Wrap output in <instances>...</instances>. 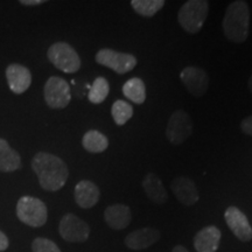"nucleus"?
<instances>
[{
  "label": "nucleus",
  "mask_w": 252,
  "mask_h": 252,
  "mask_svg": "<svg viewBox=\"0 0 252 252\" xmlns=\"http://www.w3.org/2000/svg\"><path fill=\"white\" fill-rule=\"evenodd\" d=\"M32 168L39 179L41 188L47 191L60 190L68 180L67 165L61 158L52 153H36L32 160Z\"/></svg>",
  "instance_id": "nucleus-1"
},
{
  "label": "nucleus",
  "mask_w": 252,
  "mask_h": 252,
  "mask_svg": "<svg viewBox=\"0 0 252 252\" xmlns=\"http://www.w3.org/2000/svg\"><path fill=\"white\" fill-rule=\"evenodd\" d=\"M250 11L247 1L236 0L226 8L223 18V32L226 39L236 43L245 42L249 35Z\"/></svg>",
  "instance_id": "nucleus-2"
},
{
  "label": "nucleus",
  "mask_w": 252,
  "mask_h": 252,
  "mask_svg": "<svg viewBox=\"0 0 252 252\" xmlns=\"http://www.w3.org/2000/svg\"><path fill=\"white\" fill-rule=\"evenodd\" d=\"M208 12L209 2L206 0H188L179 11V24L187 33H198L206 23Z\"/></svg>",
  "instance_id": "nucleus-3"
},
{
  "label": "nucleus",
  "mask_w": 252,
  "mask_h": 252,
  "mask_svg": "<svg viewBox=\"0 0 252 252\" xmlns=\"http://www.w3.org/2000/svg\"><path fill=\"white\" fill-rule=\"evenodd\" d=\"M48 60L55 68L67 74L77 72L81 68V59L74 47L67 42H55L47 52Z\"/></svg>",
  "instance_id": "nucleus-4"
},
{
  "label": "nucleus",
  "mask_w": 252,
  "mask_h": 252,
  "mask_svg": "<svg viewBox=\"0 0 252 252\" xmlns=\"http://www.w3.org/2000/svg\"><path fill=\"white\" fill-rule=\"evenodd\" d=\"M17 216L25 224L40 228L45 225L48 219L46 204L36 197L23 196L17 203Z\"/></svg>",
  "instance_id": "nucleus-5"
},
{
  "label": "nucleus",
  "mask_w": 252,
  "mask_h": 252,
  "mask_svg": "<svg viewBox=\"0 0 252 252\" xmlns=\"http://www.w3.org/2000/svg\"><path fill=\"white\" fill-rule=\"evenodd\" d=\"M96 62L100 65L111 69L117 74L124 75L133 70L135 65H137V58L128 53H121L116 52V50L103 48L97 53Z\"/></svg>",
  "instance_id": "nucleus-6"
},
{
  "label": "nucleus",
  "mask_w": 252,
  "mask_h": 252,
  "mask_svg": "<svg viewBox=\"0 0 252 252\" xmlns=\"http://www.w3.org/2000/svg\"><path fill=\"white\" fill-rule=\"evenodd\" d=\"M46 104L50 109H64L71 100L70 87L61 77L52 76L47 80L43 88Z\"/></svg>",
  "instance_id": "nucleus-7"
},
{
  "label": "nucleus",
  "mask_w": 252,
  "mask_h": 252,
  "mask_svg": "<svg viewBox=\"0 0 252 252\" xmlns=\"http://www.w3.org/2000/svg\"><path fill=\"white\" fill-rule=\"evenodd\" d=\"M193 133V123L185 110H176L168 119L166 137L172 145H181Z\"/></svg>",
  "instance_id": "nucleus-8"
},
{
  "label": "nucleus",
  "mask_w": 252,
  "mask_h": 252,
  "mask_svg": "<svg viewBox=\"0 0 252 252\" xmlns=\"http://www.w3.org/2000/svg\"><path fill=\"white\" fill-rule=\"evenodd\" d=\"M59 232L61 237L71 243H82L89 238V225L74 214H67L60 220Z\"/></svg>",
  "instance_id": "nucleus-9"
},
{
  "label": "nucleus",
  "mask_w": 252,
  "mask_h": 252,
  "mask_svg": "<svg viewBox=\"0 0 252 252\" xmlns=\"http://www.w3.org/2000/svg\"><path fill=\"white\" fill-rule=\"evenodd\" d=\"M180 80L189 94L195 97H202L209 88V76L202 68L189 65L180 74Z\"/></svg>",
  "instance_id": "nucleus-10"
},
{
  "label": "nucleus",
  "mask_w": 252,
  "mask_h": 252,
  "mask_svg": "<svg viewBox=\"0 0 252 252\" xmlns=\"http://www.w3.org/2000/svg\"><path fill=\"white\" fill-rule=\"evenodd\" d=\"M224 219L232 234L242 242L252 239V226L243 212L236 207H229L224 213Z\"/></svg>",
  "instance_id": "nucleus-11"
},
{
  "label": "nucleus",
  "mask_w": 252,
  "mask_h": 252,
  "mask_svg": "<svg viewBox=\"0 0 252 252\" xmlns=\"http://www.w3.org/2000/svg\"><path fill=\"white\" fill-rule=\"evenodd\" d=\"M6 80L12 93L21 94L31 87L32 75L28 68L19 63H12L6 68Z\"/></svg>",
  "instance_id": "nucleus-12"
},
{
  "label": "nucleus",
  "mask_w": 252,
  "mask_h": 252,
  "mask_svg": "<svg viewBox=\"0 0 252 252\" xmlns=\"http://www.w3.org/2000/svg\"><path fill=\"white\" fill-rule=\"evenodd\" d=\"M172 190L179 202L187 207L194 206L200 198L195 182L186 176H178L173 180Z\"/></svg>",
  "instance_id": "nucleus-13"
},
{
  "label": "nucleus",
  "mask_w": 252,
  "mask_h": 252,
  "mask_svg": "<svg viewBox=\"0 0 252 252\" xmlns=\"http://www.w3.org/2000/svg\"><path fill=\"white\" fill-rule=\"evenodd\" d=\"M161 235L154 228H143L132 231L125 237V245L131 250H145L159 241Z\"/></svg>",
  "instance_id": "nucleus-14"
},
{
  "label": "nucleus",
  "mask_w": 252,
  "mask_h": 252,
  "mask_svg": "<svg viewBox=\"0 0 252 252\" xmlns=\"http://www.w3.org/2000/svg\"><path fill=\"white\" fill-rule=\"evenodd\" d=\"M74 197L76 203L83 209H89L96 206L99 201V188L93 181L82 180L75 187Z\"/></svg>",
  "instance_id": "nucleus-15"
},
{
  "label": "nucleus",
  "mask_w": 252,
  "mask_h": 252,
  "mask_svg": "<svg viewBox=\"0 0 252 252\" xmlns=\"http://www.w3.org/2000/svg\"><path fill=\"white\" fill-rule=\"evenodd\" d=\"M220 236L222 235L217 226H206L195 235V250L197 252H216L220 247Z\"/></svg>",
  "instance_id": "nucleus-16"
},
{
  "label": "nucleus",
  "mask_w": 252,
  "mask_h": 252,
  "mask_svg": "<svg viewBox=\"0 0 252 252\" xmlns=\"http://www.w3.org/2000/svg\"><path fill=\"white\" fill-rule=\"evenodd\" d=\"M106 224L113 230H123L130 225L132 220L131 209L125 204L109 206L104 212Z\"/></svg>",
  "instance_id": "nucleus-17"
},
{
  "label": "nucleus",
  "mask_w": 252,
  "mask_h": 252,
  "mask_svg": "<svg viewBox=\"0 0 252 252\" xmlns=\"http://www.w3.org/2000/svg\"><path fill=\"white\" fill-rule=\"evenodd\" d=\"M143 188L147 197L157 204H165L168 198V194L160 178L154 173H149L143 181Z\"/></svg>",
  "instance_id": "nucleus-18"
},
{
  "label": "nucleus",
  "mask_w": 252,
  "mask_h": 252,
  "mask_svg": "<svg viewBox=\"0 0 252 252\" xmlns=\"http://www.w3.org/2000/svg\"><path fill=\"white\" fill-rule=\"evenodd\" d=\"M21 168V158L9 146L7 140L0 138V172L11 173Z\"/></svg>",
  "instance_id": "nucleus-19"
},
{
  "label": "nucleus",
  "mask_w": 252,
  "mask_h": 252,
  "mask_svg": "<svg viewBox=\"0 0 252 252\" xmlns=\"http://www.w3.org/2000/svg\"><path fill=\"white\" fill-rule=\"evenodd\" d=\"M82 145L89 153H102L109 147V140L97 130H90L83 135Z\"/></svg>",
  "instance_id": "nucleus-20"
},
{
  "label": "nucleus",
  "mask_w": 252,
  "mask_h": 252,
  "mask_svg": "<svg viewBox=\"0 0 252 252\" xmlns=\"http://www.w3.org/2000/svg\"><path fill=\"white\" fill-rule=\"evenodd\" d=\"M123 94L127 99L135 104H143L146 99V87L143 80L138 77L130 78L123 86Z\"/></svg>",
  "instance_id": "nucleus-21"
},
{
  "label": "nucleus",
  "mask_w": 252,
  "mask_h": 252,
  "mask_svg": "<svg viewBox=\"0 0 252 252\" xmlns=\"http://www.w3.org/2000/svg\"><path fill=\"white\" fill-rule=\"evenodd\" d=\"M131 5L141 17L151 18L163 7L165 1L163 0H132Z\"/></svg>",
  "instance_id": "nucleus-22"
},
{
  "label": "nucleus",
  "mask_w": 252,
  "mask_h": 252,
  "mask_svg": "<svg viewBox=\"0 0 252 252\" xmlns=\"http://www.w3.org/2000/svg\"><path fill=\"white\" fill-rule=\"evenodd\" d=\"M111 115L116 124L118 126H123L133 117V108H132L131 104L125 102V100L118 99L113 103Z\"/></svg>",
  "instance_id": "nucleus-23"
},
{
  "label": "nucleus",
  "mask_w": 252,
  "mask_h": 252,
  "mask_svg": "<svg viewBox=\"0 0 252 252\" xmlns=\"http://www.w3.org/2000/svg\"><path fill=\"white\" fill-rule=\"evenodd\" d=\"M110 93V84L106 78L97 77L91 86L88 98L93 104H100L105 100Z\"/></svg>",
  "instance_id": "nucleus-24"
},
{
  "label": "nucleus",
  "mask_w": 252,
  "mask_h": 252,
  "mask_svg": "<svg viewBox=\"0 0 252 252\" xmlns=\"http://www.w3.org/2000/svg\"><path fill=\"white\" fill-rule=\"evenodd\" d=\"M33 252H62L54 242L48 238L37 237L32 243Z\"/></svg>",
  "instance_id": "nucleus-25"
},
{
  "label": "nucleus",
  "mask_w": 252,
  "mask_h": 252,
  "mask_svg": "<svg viewBox=\"0 0 252 252\" xmlns=\"http://www.w3.org/2000/svg\"><path fill=\"white\" fill-rule=\"evenodd\" d=\"M241 128L245 134L252 135V115L245 117L241 123Z\"/></svg>",
  "instance_id": "nucleus-26"
},
{
  "label": "nucleus",
  "mask_w": 252,
  "mask_h": 252,
  "mask_svg": "<svg viewBox=\"0 0 252 252\" xmlns=\"http://www.w3.org/2000/svg\"><path fill=\"white\" fill-rule=\"evenodd\" d=\"M8 245H9V242H8L7 236L0 230V252L5 251L6 249L8 248Z\"/></svg>",
  "instance_id": "nucleus-27"
},
{
  "label": "nucleus",
  "mask_w": 252,
  "mask_h": 252,
  "mask_svg": "<svg viewBox=\"0 0 252 252\" xmlns=\"http://www.w3.org/2000/svg\"><path fill=\"white\" fill-rule=\"evenodd\" d=\"M43 2H46L45 0H21L20 4L25 6H36L43 4Z\"/></svg>",
  "instance_id": "nucleus-28"
},
{
  "label": "nucleus",
  "mask_w": 252,
  "mask_h": 252,
  "mask_svg": "<svg viewBox=\"0 0 252 252\" xmlns=\"http://www.w3.org/2000/svg\"><path fill=\"white\" fill-rule=\"evenodd\" d=\"M172 252H188V250L185 247H182V245H176Z\"/></svg>",
  "instance_id": "nucleus-29"
},
{
  "label": "nucleus",
  "mask_w": 252,
  "mask_h": 252,
  "mask_svg": "<svg viewBox=\"0 0 252 252\" xmlns=\"http://www.w3.org/2000/svg\"><path fill=\"white\" fill-rule=\"evenodd\" d=\"M249 89H250V91H251V94H252V75H251L250 80H249Z\"/></svg>",
  "instance_id": "nucleus-30"
}]
</instances>
